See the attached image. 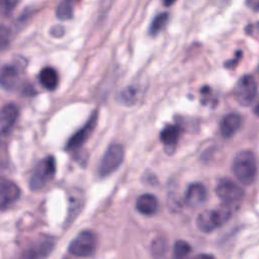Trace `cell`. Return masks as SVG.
<instances>
[{
    "label": "cell",
    "mask_w": 259,
    "mask_h": 259,
    "mask_svg": "<svg viewBox=\"0 0 259 259\" xmlns=\"http://www.w3.org/2000/svg\"><path fill=\"white\" fill-rule=\"evenodd\" d=\"M233 172L242 184H252L258 174L257 160L254 153L249 150L240 151L234 158Z\"/></svg>",
    "instance_id": "1"
},
{
    "label": "cell",
    "mask_w": 259,
    "mask_h": 259,
    "mask_svg": "<svg viewBox=\"0 0 259 259\" xmlns=\"http://www.w3.org/2000/svg\"><path fill=\"white\" fill-rule=\"evenodd\" d=\"M232 215V207L223 204L215 209H206L196 219V226L202 233H210L226 224Z\"/></svg>",
    "instance_id": "2"
},
{
    "label": "cell",
    "mask_w": 259,
    "mask_h": 259,
    "mask_svg": "<svg viewBox=\"0 0 259 259\" xmlns=\"http://www.w3.org/2000/svg\"><path fill=\"white\" fill-rule=\"evenodd\" d=\"M56 174V160L53 156L41 159L34 168L30 178L29 187L33 191H38L46 187Z\"/></svg>",
    "instance_id": "3"
},
{
    "label": "cell",
    "mask_w": 259,
    "mask_h": 259,
    "mask_svg": "<svg viewBox=\"0 0 259 259\" xmlns=\"http://www.w3.org/2000/svg\"><path fill=\"white\" fill-rule=\"evenodd\" d=\"M124 159V149L120 144H111L104 152L99 167L98 174L104 178L113 173Z\"/></svg>",
    "instance_id": "4"
},
{
    "label": "cell",
    "mask_w": 259,
    "mask_h": 259,
    "mask_svg": "<svg viewBox=\"0 0 259 259\" xmlns=\"http://www.w3.org/2000/svg\"><path fill=\"white\" fill-rule=\"evenodd\" d=\"M97 246L96 236L90 231H83L77 235L70 243L68 251L77 258H86L91 256Z\"/></svg>",
    "instance_id": "5"
},
{
    "label": "cell",
    "mask_w": 259,
    "mask_h": 259,
    "mask_svg": "<svg viewBox=\"0 0 259 259\" xmlns=\"http://www.w3.org/2000/svg\"><path fill=\"white\" fill-rule=\"evenodd\" d=\"M257 82L250 74L243 75L234 88V96L241 106H249L257 95Z\"/></svg>",
    "instance_id": "6"
},
{
    "label": "cell",
    "mask_w": 259,
    "mask_h": 259,
    "mask_svg": "<svg viewBox=\"0 0 259 259\" xmlns=\"http://www.w3.org/2000/svg\"><path fill=\"white\" fill-rule=\"evenodd\" d=\"M215 193L225 204L230 206L239 203L244 196L243 189L230 179H222L215 187Z\"/></svg>",
    "instance_id": "7"
},
{
    "label": "cell",
    "mask_w": 259,
    "mask_h": 259,
    "mask_svg": "<svg viewBox=\"0 0 259 259\" xmlns=\"http://www.w3.org/2000/svg\"><path fill=\"white\" fill-rule=\"evenodd\" d=\"M97 123V111H94L89 119L86 121V123L79 128L74 135L71 136V138L68 140L66 144V150L67 151H74L76 149H79L91 136L93 133L95 126Z\"/></svg>",
    "instance_id": "8"
},
{
    "label": "cell",
    "mask_w": 259,
    "mask_h": 259,
    "mask_svg": "<svg viewBox=\"0 0 259 259\" xmlns=\"http://www.w3.org/2000/svg\"><path fill=\"white\" fill-rule=\"evenodd\" d=\"M20 189L12 180L0 177V210H5L18 200Z\"/></svg>",
    "instance_id": "9"
},
{
    "label": "cell",
    "mask_w": 259,
    "mask_h": 259,
    "mask_svg": "<svg viewBox=\"0 0 259 259\" xmlns=\"http://www.w3.org/2000/svg\"><path fill=\"white\" fill-rule=\"evenodd\" d=\"M54 244L52 237H41L23 253L21 259H46L53 250Z\"/></svg>",
    "instance_id": "10"
},
{
    "label": "cell",
    "mask_w": 259,
    "mask_h": 259,
    "mask_svg": "<svg viewBox=\"0 0 259 259\" xmlns=\"http://www.w3.org/2000/svg\"><path fill=\"white\" fill-rule=\"evenodd\" d=\"M207 191L199 182L191 183L185 191V202L191 207L200 206L206 199Z\"/></svg>",
    "instance_id": "11"
},
{
    "label": "cell",
    "mask_w": 259,
    "mask_h": 259,
    "mask_svg": "<svg viewBox=\"0 0 259 259\" xmlns=\"http://www.w3.org/2000/svg\"><path fill=\"white\" fill-rule=\"evenodd\" d=\"M242 125V116L236 112L228 113L223 117L220 123V132L225 139H230L240 130Z\"/></svg>",
    "instance_id": "12"
},
{
    "label": "cell",
    "mask_w": 259,
    "mask_h": 259,
    "mask_svg": "<svg viewBox=\"0 0 259 259\" xmlns=\"http://www.w3.org/2000/svg\"><path fill=\"white\" fill-rule=\"evenodd\" d=\"M159 207L158 199L151 193H145L138 197L136 201L137 210L144 215H153L157 212Z\"/></svg>",
    "instance_id": "13"
},
{
    "label": "cell",
    "mask_w": 259,
    "mask_h": 259,
    "mask_svg": "<svg viewBox=\"0 0 259 259\" xmlns=\"http://www.w3.org/2000/svg\"><path fill=\"white\" fill-rule=\"evenodd\" d=\"M19 115L18 107L13 103H8L4 105L0 111V127L3 133L8 132Z\"/></svg>",
    "instance_id": "14"
},
{
    "label": "cell",
    "mask_w": 259,
    "mask_h": 259,
    "mask_svg": "<svg viewBox=\"0 0 259 259\" xmlns=\"http://www.w3.org/2000/svg\"><path fill=\"white\" fill-rule=\"evenodd\" d=\"M181 136V128L178 125L167 124L160 133V141L168 150H174Z\"/></svg>",
    "instance_id": "15"
},
{
    "label": "cell",
    "mask_w": 259,
    "mask_h": 259,
    "mask_svg": "<svg viewBox=\"0 0 259 259\" xmlns=\"http://www.w3.org/2000/svg\"><path fill=\"white\" fill-rule=\"evenodd\" d=\"M19 83V73L17 69L11 65H6L0 72V85L7 89H14Z\"/></svg>",
    "instance_id": "16"
},
{
    "label": "cell",
    "mask_w": 259,
    "mask_h": 259,
    "mask_svg": "<svg viewBox=\"0 0 259 259\" xmlns=\"http://www.w3.org/2000/svg\"><path fill=\"white\" fill-rule=\"evenodd\" d=\"M38 80L47 90H55L59 84V75L54 68L46 67L39 72Z\"/></svg>",
    "instance_id": "17"
},
{
    "label": "cell",
    "mask_w": 259,
    "mask_h": 259,
    "mask_svg": "<svg viewBox=\"0 0 259 259\" xmlns=\"http://www.w3.org/2000/svg\"><path fill=\"white\" fill-rule=\"evenodd\" d=\"M76 0H62L56 9V16L60 20H69L74 13Z\"/></svg>",
    "instance_id": "18"
},
{
    "label": "cell",
    "mask_w": 259,
    "mask_h": 259,
    "mask_svg": "<svg viewBox=\"0 0 259 259\" xmlns=\"http://www.w3.org/2000/svg\"><path fill=\"white\" fill-rule=\"evenodd\" d=\"M167 240L164 237H157L151 244V252L155 259H164L167 253Z\"/></svg>",
    "instance_id": "19"
},
{
    "label": "cell",
    "mask_w": 259,
    "mask_h": 259,
    "mask_svg": "<svg viewBox=\"0 0 259 259\" xmlns=\"http://www.w3.org/2000/svg\"><path fill=\"white\" fill-rule=\"evenodd\" d=\"M168 20H169V14L167 12H162L156 15L149 27V33L153 36L158 34L166 26Z\"/></svg>",
    "instance_id": "20"
},
{
    "label": "cell",
    "mask_w": 259,
    "mask_h": 259,
    "mask_svg": "<svg viewBox=\"0 0 259 259\" xmlns=\"http://www.w3.org/2000/svg\"><path fill=\"white\" fill-rule=\"evenodd\" d=\"M190 252V245L186 241L178 240L173 246V259H187Z\"/></svg>",
    "instance_id": "21"
},
{
    "label": "cell",
    "mask_w": 259,
    "mask_h": 259,
    "mask_svg": "<svg viewBox=\"0 0 259 259\" xmlns=\"http://www.w3.org/2000/svg\"><path fill=\"white\" fill-rule=\"evenodd\" d=\"M137 96H138L137 88L134 86H128L119 93L118 100L123 105H133L137 100Z\"/></svg>",
    "instance_id": "22"
},
{
    "label": "cell",
    "mask_w": 259,
    "mask_h": 259,
    "mask_svg": "<svg viewBox=\"0 0 259 259\" xmlns=\"http://www.w3.org/2000/svg\"><path fill=\"white\" fill-rule=\"evenodd\" d=\"M10 40H11L10 29L5 25L0 24V52L5 50L9 46Z\"/></svg>",
    "instance_id": "23"
},
{
    "label": "cell",
    "mask_w": 259,
    "mask_h": 259,
    "mask_svg": "<svg viewBox=\"0 0 259 259\" xmlns=\"http://www.w3.org/2000/svg\"><path fill=\"white\" fill-rule=\"evenodd\" d=\"M19 0H0V14L3 16L9 15L17 6Z\"/></svg>",
    "instance_id": "24"
},
{
    "label": "cell",
    "mask_w": 259,
    "mask_h": 259,
    "mask_svg": "<svg viewBox=\"0 0 259 259\" xmlns=\"http://www.w3.org/2000/svg\"><path fill=\"white\" fill-rule=\"evenodd\" d=\"M242 58H243V53H242V51H237V52L235 53L234 58L231 59V60H229V61H227V62L225 63V67H226L227 69H230V70L236 68V67L238 66V64L240 63V61L242 60Z\"/></svg>",
    "instance_id": "25"
},
{
    "label": "cell",
    "mask_w": 259,
    "mask_h": 259,
    "mask_svg": "<svg viewBox=\"0 0 259 259\" xmlns=\"http://www.w3.org/2000/svg\"><path fill=\"white\" fill-rule=\"evenodd\" d=\"M245 32L251 36H258L259 35V22L250 23L245 27Z\"/></svg>",
    "instance_id": "26"
},
{
    "label": "cell",
    "mask_w": 259,
    "mask_h": 259,
    "mask_svg": "<svg viewBox=\"0 0 259 259\" xmlns=\"http://www.w3.org/2000/svg\"><path fill=\"white\" fill-rule=\"evenodd\" d=\"M51 33L55 36V37H60L63 35L64 33V28L60 25H56L54 27H52V30H51Z\"/></svg>",
    "instance_id": "27"
},
{
    "label": "cell",
    "mask_w": 259,
    "mask_h": 259,
    "mask_svg": "<svg viewBox=\"0 0 259 259\" xmlns=\"http://www.w3.org/2000/svg\"><path fill=\"white\" fill-rule=\"evenodd\" d=\"M247 6L254 11H259V0H246Z\"/></svg>",
    "instance_id": "28"
},
{
    "label": "cell",
    "mask_w": 259,
    "mask_h": 259,
    "mask_svg": "<svg viewBox=\"0 0 259 259\" xmlns=\"http://www.w3.org/2000/svg\"><path fill=\"white\" fill-rule=\"evenodd\" d=\"M193 259H214V257L209 254H198Z\"/></svg>",
    "instance_id": "29"
},
{
    "label": "cell",
    "mask_w": 259,
    "mask_h": 259,
    "mask_svg": "<svg viewBox=\"0 0 259 259\" xmlns=\"http://www.w3.org/2000/svg\"><path fill=\"white\" fill-rule=\"evenodd\" d=\"M176 2V0H163V4L165 6H171Z\"/></svg>",
    "instance_id": "30"
},
{
    "label": "cell",
    "mask_w": 259,
    "mask_h": 259,
    "mask_svg": "<svg viewBox=\"0 0 259 259\" xmlns=\"http://www.w3.org/2000/svg\"><path fill=\"white\" fill-rule=\"evenodd\" d=\"M254 113H255L256 116L259 117V99H258L257 103H256L255 106H254Z\"/></svg>",
    "instance_id": "31"
},
{
    "label": "cell",
    "mask_w": 259,
    "mask_h": 259,
    "mask_svg": "<svg viewBox=\"0 0 259 259\" xmlns=\"http://www.w3.org/2000/svg\"><path fill=\"white\" fill-rule=\"evenodd\" d=\"M64 259H72V258H70V257H65Z\"/></svg>",
    "instance_id": "32"
},
{
    "label": "cell",
    "mask_w": 259,
    "mask_h": 259,
    "mask_svg": "<svg viewBox=\"0 0 259 259\" xmlns=\"http://www.w3.org/2000/svg\"><path fill=\"white\" fill-rule=\"evenodd\" d=\"M224 1H226V0H224Z\"/></svg>",
    "instance_id": "33"
}]
</instances>
